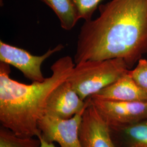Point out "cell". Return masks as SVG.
<instances>
[{
	"instance_id": "5b68a950",
	"label": "cell",
	"mask_w": 147,
	"mask_h": 147,
	"mask_svg": "<svg viewBox=\"0 0 147 147\" xmlns=\"http://www.w3.org/2000/svg\"><path fill=\"white\" fill-rule=\"evenodd\" d=\"M59 44L53 49H50L42 56H35L26 50L0 41V61L19 69L24 76L32 82H42L45 78L42 71V63L53 55L64 49Z\"/></svg>"
},
{
	"instance_id": "277c9868",
	"label": "cell",
	"mask_w": 147,
	"mask_h": 147,
	"mask_svg": "<svg viewBox=\"0 0 147 147\" xmlns=\"http://www.w3.org/2000/svg\"><path fill=\"white\" fill-rule=\"evenodd\" d=\"M110 127L130 125L147 119V101H123L87 98Z\"/></svg>"
},
{
	"instance_id": "52a82bcc",
	"label": "cell",
	"mask_w": 147,
	"mask_h": 147,
	"mask_svg": "<svg viewBox=\"0 0 147 147\" xmlns=\"http://www.w3.org/2000/svg\"><path fill=\"white\" fill-rule=\"evenodd\" d=\"M87 107L79 129V138L82 147H117L111 135L108 124L87 99Z\"/></svg>"
},
{
	"instance_id": "4fadbf2b",
	"label": "cell",
	"mask_w": 147,
	"mask_h": 147,
	"mask_svg": "<svg viewBox=\"0 0 147 147\" xmlns=\"http://www.w3.org/2000/svg\"><path fill=\"white\" fill-rule=\"evenodd\" d=\"M102 0H74L77 8L79 19L85 21L92 20V17Z\"/></svg>"
},
{
	"instance_id": "7c38bea8",
	"label": "cell",
	"mask_w": 147,
	"mask_h": 147,
	"mask_svg": "<svg viewBox=\"0 0 147 147\" xmlns=\"http://www.w3.org/2000/svg\"><path fill=\"white\" fill-rule=\"evenodd\" d=\"M39 138L23 137L4 126L0 127V147H40Z\"/></svg>"
},
{
	"instance_id": "6da1fadb",
	"label": "cell",
	"mask_w": 147,
	"mask_h": 147,
	"mask_svg": "<svg viewBox=\"0 0 147 147\" xmlns=\"http://www.w3.org/2000/svg\"><path fill=\"white\" fill-rule=\"evenodd\" d=\"M98 8L99 16L81 27L74 63L119 58L131 69L147 53V0H111Z\"/></svg>"
},
{
	"instance_id": "3957f363",
	"label": "cell",
	"mask_w": 147,
	"mask_h": 147,
	"mask_svg": "<svg viewBox=\"0 0 147 147\" xmlns=\"http://www.w3.org/2000/svg\"><path fill=\"white\" fill-rule=\"evenodd\" d=\"M129 69L121 58L86 61L76 64L67 80L85 100L115 82Z\"/></svg>"
},
{
	"instance_id": "8fae6325",
	"label": "cell",
	"mask_w": 147,
	"mask_h": 147,
	"mask_svg": "<svg viewBox=\"0 0 147 147\" xmlns=\"http://www.w3.org/2000/svg\"><path fill=\"white\" fill-rule=\"evenodd\" d=\"M52 9L60 21L62 28L70 31L79 19L74 0H40Z\"/></svg>"
},
{
	"instance_id": "5bb4252c",
	"label": "cell",
	"mask_w": 147,
	"mask_h": 147,
	"mask_svg": "<svg viewBox=\"0 0 147 147\" xmlns=\"http://www.w3.org/2000/svg\"><path fill=\"white\" fill-rule=\"evenodd\" d=\"M128 73L138 86L147 92V60L140 59L136 68L129 70Z\"/></svg>"
},
{
	"instance_id": "30bf717a",
	"label": "cell",
	"mask_w": 147,
	"mask_h": 147,
	"mask_svg": "<svg viewBox=\"0 0 147 147\" xmlns=\"http://www.w3.org/2000/svg\"><path fill=\"white\" fill-rule=\"evenodd\" d=\"M110 129L117 147H147V119L130 125L110 127Z\"/></svg>"
},
{
	"instance_id": "ba28073f",
	"label": "cell",
	"mask_w": 147,
	"mask_h": 147,
	"mask_svg": "<svg viewBox=\"0 0 147 147\" xmlns=\"http://www.w3.org/2000/svg\"><path fill=\"white\" fill-rule=\"evenodd\" d=\"M87 102L82 100L66 80L49 95L45 114L63 119H68L78 114H83Z\"/></svg>"
},
{
	"instance_id": "9c48e42d",
	"label": "cell",
	"mask_w": 147,
	"mask_h": 147,
	"mask_svg": "<svg viewBox=\"0 0 147 147\" xmlns=\"http://www.w3.org/2000/svg\"><path fill=\"white\" fill-rule=\"evenodd\" d=\"M128 71L112 84L90 96L113 101H147V92L138 86Z\"/></svg>"
},
{
	"instance_id": "9a60e30c",
	"label": "cell",
	"mask_w": 147,
	"mask_h": 147,
	"mask_svg": "<svg viewBox=\"0 0 147 147\" xmlns=\"http://www.w3.org/2000/svg\"><path fill=\"white\" fill-rule=\"evenodd\" d=\"M38 138H39L40 139V142H41L40 147H56L53 143H49V142L46 141L45 140H44L42 138L40 135L38 137Z\"/></svg>"
},
{
	"instance_id": "8992f818",
	"label": "cell",
	"mask_w": 147,
	"mask_h": 147,
	"mask_svg": "<svg viewBox=\"0 0 147 147\" xmlns=\"http://www.w3.org/2000/svg\"><path fill=\"white\" fill-rule=\"evenodd\" d=\"M82 115L63 119L45 114L38 124L40 136L49 143H58L61 147H82L79 138Z\"/></svg>"
},
{
	"instance_id": "7a4b0ae2",
	"label": "cell",
	"mask_w": 147,
	"mask_h": 147,
	"mask_svg": "<svg viewBox=\"0 0 147 147\" xmlns=\"http://www.w3.org/2000/svg\"><path fill=\"white\" fill-rule=\"evenodd\" d=\"M65 56L51 67L53 74L42 82L26 84L11 79L10 65L0 63V123L23 137L41 135L38 121L45 115L47 99L53 90L68 79L75 67Z\"/></svg>"
}]
</instances>
